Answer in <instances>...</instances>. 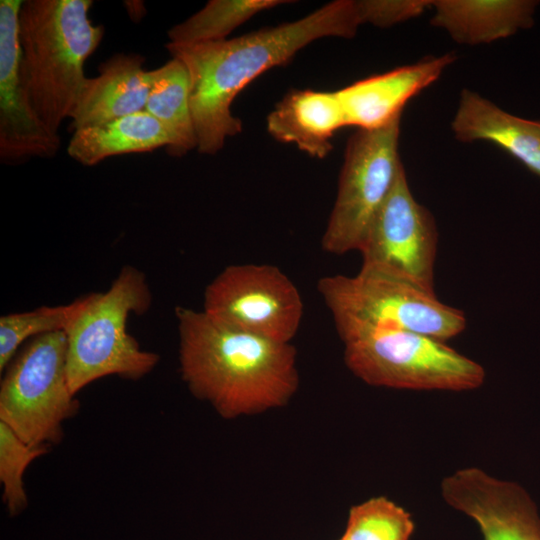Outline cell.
Returning <instances> with one entry per match:
<instances>
[{
  "instance_id": "cell-11",
  "label": "cell",
  "mask_w": 540,
  "mask_h": 540,
  "mask_svg": "<svg viewBox=\"0 0 540 540\" xmlns=\"http://www.w3.org/2000/svg\"><path fill=\"white\" fill-rule=\"evenodd\" d=\"M22 0L0 1V159L20 163L53 157L59 134L51 132L35 113L21 74L18 14Z\"/></svg>"
},
{
  "instance_id": "cell-6",
  "label": "cell",
  "mask_w": 540,
  "mask_h": 540,
  "mask_svg": "<svg viewBox=\"0 0 540 540\" xmlns=\"http://www.w3.org/2000/svg\"><path fill=\"white\" fill-rule=\"evenodd\" d=\"M347 368L372 386L465 391L480 387L485 370L445 341L398 329H370L342 340Z\"/></svg>"
},
{
  "instance_id": "cell-15",
  "label": "cell",
  "mask_w": 540,
  "mask_h": 540,
  "mask_svg": "<svg viewBox=\"0 0 540 540\" xmlns=\"http://www.w3.org/2000/svg\"><path fill=\"white\" fill-rule=\"evenodd\" d=\"M451 126L457 140L493 143L540 177V120L512 115L464 89Z\"/></svg>"
},
{
  "instance_id": "cell-13",
  "label": "cell",
  "mask_w": 540,
  "mask_h": 540,
  "mask_svg": "<svg viewBox=\"0 0 540 540\" xmlns=\"http://www.w3.org/2000/svg\"><path fill=\"white\" fill-rule=\"evenodd\" d=\"M454 60L453 53L425 58L336 91L347 126L362 130L385 126L402 114L405 104L435 82Z\"/></svg>"
},
{
  "instance_id": "cell-2",
  "label": "cell",
  "mask_w": 540,
  "mask_h": 540,
  "mask_svg": "<svg viewBox=\"0 0 540 540\" xmlns=\"http://www.w3.org/2000/svg\"><path fill=\"white\" fill-rule=\"evenodd\" d=\"M180 375L191 394L225 419L284 407L299 386L297 353L230 327L203 310L175 308Z\"/></svg>"
},
{
  "instance_id": "cell-19",
  "label": "cell",
  "mask_w": 540,
  "mask_h": 540,
  "mask_svg": "<svg viewBox=\"0 0 540 540\" xmlns=\"http://www.w3.org/2000/svg\"><path fill=\"white\" fill-rule=\"evenodd\" d=\"M150 93L145 111L155 117L169 133L170 156L182 157L197 150V138L190 109V81L182 61L172 57L162 66L149 70Z\"/></svg>"
},
{
  "instance_id": "cell-22",
  "label": "cell",
  "mask_w": 540,
  "mask_h": 540,
  "mask_svg": "<svg viewBox=\"0 0 540 540\" xmlns=\"http://www.w3.org/2000/svg\"><path fill=\"white\" fill-rule=\"evenodd\" d=\"M411 515L385 496L372 497L350 508L340 540H409Z\"/></svg>"
},
{
  "instance_id": "cell-7",
  "label": "cell",
  "mask_w": 540,
  "mask_h": 540,
  "mask_svg": "<svg viewBox=\"0 0 540 540\" xmlns=\"http://www.w3.org/2000/svg\"><path fill=\"white\" fill-rule=\"evenodd\" d=\"M0 386V422L32 446L59 444L79 401L67 376V336L40 335L13 358Z\"/></svg>"
},
{
  "instance_id": "cell-23",
  "label": "cell",
  "mask_w": 540,
  "mask_h": 540,
  "mask_svg": "<svg viewBox=\"0 0 540 540\" xmlns=\"http://www.w3.org/2000/svg\"><path fill=\"white\" fill-rule=\"evenodd\" d=\"M49 446H32L21 440L6 424L0 422V482L3 502L11 516L28 506L23 476L28 466L45 455Z\"/></svg>"
},
{
  "instance_id": "cell-24",
  "label": "cell",
  "mask_w": 540,
  "mask_h": 540,
  "mask_svg": "<svg viewBox=\"0 0 540 540\" xmlns=\"http://www.w3.org/2000/svg\"><path fill=\"white\" fill-rule=\"evenodd\" d=\"M430 0H362L357 1L362 24L386 28L419 16L432 6Z\"/></svg>"
},
{
  "instance_id": "cell-4",
  "label": "cell",
  "mask_w": 540,
  "mask_h": 540,
  "mask_svg": "<svg viewBox=\"0 0 540 540\" xmlns=\"http://www.w3.org/2000/svg\"><path fill=\"white\" fill-rule=\"evenodd\" d=\"M152 293L145 274L124 266L105 292L91 293L67 336V376L77 395L90 383L118 376L139 380L158 364V354L143 350L127 331L130 314L146 313Z\"/></svg>"
},
{
  "instance_id": "cell-21",
  "label": "cell",
  "mask_w": 540,
  "mask_h": 540,
  "mask_svg": "<svg viewBox=\"0 0 540 540\" xmlns=\"http://www.w3.org/2000/svg\"><path fill=\"white\" fill-rule=\"evenodd\" d=\"M88 295L58 306L5 314L0 317V371L11 363L22 343L40 335L66 332L87 303Z\"/></svg>"
},
{
  "instance_id": "cell-18",
  "label": "cell",
  "mask_w": 540,
  "mask_h": 540,
  "mask_svg": "<svg viewBox=\"0 0 540 540\" xmlns=\"http://www.w3.org/2000/svg\"><path fill=\"white\" fill-rule=\"evenodd\" d=\"M172 139L164 126L143 110L115 120L73 132L67 154L84 166H94L106 158L168 149Z\"/></svg>"
},
{
  "instance_id": "cell-20",
  "label": "cell",
  "mask_w": 540,
  "mask_h": 540,
  "mask_svg": "<svg viewBox=\"0 0 540 540\" xmlns=\"http://www.w3.org/2000/svg\"><path fill=\"white\" fill-rule=\"evenodd\" d=\"M290 1L211 0L185 21L171 27L169 42L197 44L226 39L235 28L257 13Z\"/></svg>"
},
{
  "instance_id": "cell-17",
  "label": "cell",
  "mask_w": 540,
  "mask_h": 540,
  "mask_svg": "<svg viewBox=\"0 0 540 540\" xmlns=\"http://www.w3.org/2000/svg\"><path fill=\"white\" fill-rule=\"evenodd\" d=\"M536 1L437 0L431 24L458 43L476 45L509 37L534 23Z\"/></svg>"
},
{
  "instance_id": "cell-9",
  "label": "cell",
  "mask_w": 540,
  "mask_h": 540,
  "mask_svg": "<svg viewBox=\"0 0 540 540\" xmlns=\"http://www.w3.org/2000/svg\"><path fill=\"white\" fill-rule=\"evenodd\" d=\"M202 310L230 327L291 343L304 305L295 284L277 266L238 264L224 268L206 286Z\"/></svg>"
},
{
  "instance_id": "cell-14",
  "label": "cell",
  "mask_w": 540,
  "mask_h": 540,
  "mask_svg": "<svg viewBox=\"0 0 540 540\" xmlns=\"http://www.w3.org/2000/svg\"><path fill=\"white\" fill-rule=\"evenodd\" d=\"M141 55L117 53L87 78L70 116L75 130L106 123L145 110L151 88L150 71Z\"/></svg>"
},
{
  "instance_id": "cell-3",
  "label": "cell",
  "mask_w": 540,
  "mask_h": 540,
  "mask_svg": "<svg viewBox=\"0 0 540 540\" xmlns=\"http://www.w3.org/2000/svg\"><path fill=\"white\" fill-rule=\"evenodd\" d=\"M91 0H24L18 14L21 74L29 101L53 133L70 118L87 77L84 64L102 41Z\"/></svg>"
},
{
  "instance_id": "cell-8",
  "label": "cell",
  "mask_w": 540,
  "mask_h": 540,
  "mask_svg": "<svg viewBox=\"0 0 540 540\" xmlns=\"http://www.w3.org/2000/svg\"><path fill=\"white\" fill-rule=\"evenodd\" d=\"M401 115L348 140L337 197L321 240L324 251L359 250L403 166L398 154Z\"/></svg>"
},
{
  "instance_id": "cell-12",
  "label": "cell",
  "mask_w": 540,
  "mask_h": 540,
  "mask_svg": "<svg viewBox=\"0 0 540 540\" xmlns=\"http://www.w3.org/2000/svg\"><path fill=\"white\" fill-rule=\"evenodd\" d=\"M441 494L477 524L483 540H540L536 505L515 482L468 467L445 477Z\"/></svg>"
},
{
  "instance_id": "cell-5",
  "label": "cell",
  "mask_w": 540,
  "mask_h": 540,
  "mask_svg": "<svg viewBox=\"0 0 540 540\" xmlns=\"http://www.w3.org/2000/svg\"><path fill=\"white\" fill-rule=\"evenodd\" d=\"M317 290L341 340L364 330L398 329L446 341L466 327L464 313L437 299L434 289L362 265L355 276H324Z\"/></svg>"
},
{
  "instance_id": "cell-10",
  "label": "cell",
  "mask_w": 540,
  "mask_h": 540,
  "mask_svg": "<svg viewBox=\"0 0 540 540\" xmlns=\"http://www.w3.org/2000/svg\"><path fill=\"white\" fill-rule=\"evenodd\" d=\"M438 232L432 214L412 195L404 167L358 250L377 267L433 289Z\"/></svg>"
},
{
  "instance_id": "cell-1",
  "label": "cell",
  "mask_w": 540,
  "mask_h": 540,
  "mask_svg": "<svg viewBox=\"0 0 540 540\" xmlns=\"http://www.w3.org/2000/svg\"><path fill=\"white\" fill-rule=\"evenodd\" d=\"M362 24L357 1L336 0L307 16L237 38L165 47L185 65L197 151L214 155L241 132L231 112L235 97L267 70L285 65L299 50L324 37H353Z\"/></svg>"
},
{
  "instance_id": "cell-25",
  "label": "cell",
  "mask_w": 540,
  "mask_h": 540,
  "mask_svg": "<svg viewBox=\"0 0 540 540\" xmlns=\"http://www.w3.org/2000/svg\"><path fill=\"white\" fill-rule=\"evenodd\" d=\"M340 540V539H339Z\"/></svg>"
},
{
  "instance_id": "cell-16",
  "label": "cell",
  "mask_w": 540,
  "mask_h": 540,
  "mask_svg": "<svg viewBox=\"0 0 540 540\" xmlns=\"http://www.w3.org/2000/svg\"><path fill=\"white\" fill-rule=\"evenodd\" d=\"M343 126L347 123L336 91L292 90L267 117L272 137L320 159L330 153L331 139Z\"/></svg>"
}]
</instances>
